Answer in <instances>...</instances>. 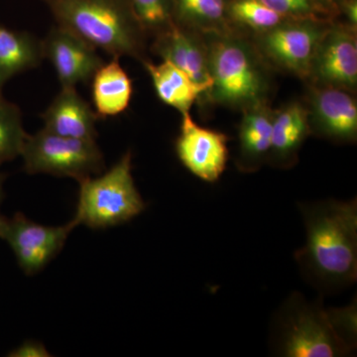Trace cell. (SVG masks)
Masks as SVG:
<instances>
[{"label":"cell","mask_w":357,"mask_h":357,"mask_svg":"<svg viewBox=\"0 0 357 357\" xmlns=\"http://www.w3.org/2000/svg\"><path fill=\"white\" fill-rule=\"evenodd\" d=\"M4 181H6V175L0 173V204L2 203V199H3L4 192H3V184ZM0 218H1V215H0Z\"/></svg>","instance_id":"28"},{"label":"cell","mask_w":357,"mask_h":357,"mask_svg":"<svg viewBox=\"0 0 357 357\" xmlns=\"http://www.w3.org/2000/svg\"><path fill=\"white\" fill-rule=\"evenodd\" d=\"M306 229L295 259L307 283L321 294L337 293L357 280V201L299 204Z\"/></svg>","instance_id":"1"},{"label":"cell","mask_w":357,"mask_h":357,"mask_svg":"<svg viewBox=\"0 0 357 357\" xmlns=\"http://www.w3.org/2000/svg\"><path fill=\"white\" fill-rule=\"evenodd\" d=\"M43 58L42 43L34 36L0 26V93L11 77L37 67Z\"/></svg>","instance_id":"19"},{"label":"cell","mask_w":357,"mask_h":357,"mask_svg":"<svg viewBox=\"0 0 357 357\" xmlns=\"http://www.w3.org/2000/svg\"><path fill=\"white\" fill-rule=\"evenodd\" d=\"M332 20H288L268 31L251 35L268 65L307 81L319 41Z\"/></svg>","instance_id":"7"},{"label":"cell","mask_w":357,"mask_h":357,"mask_svg":"<svg viewBox=\"0 0 357 357\" xmlns=\"http://www.w3.org/2000/svg\"><path fill=\"white\" fill-rule=\"evenodd\" d=\"M145 69L151 77L155 91L161 102L181 114L190 112L195 102L206 100L211 86L199 84L168 61L154 64L145 60Z\"/></svg>","instance_id":"17"},{"label":"cell","mask_w":357,"mask_h":357,"mask_svg":"<svg viewBox=\"0 0 357 357\" xmlns=\"http://www.w3.org/2000/svg\"><path fill=\"white\" fill-rule=\"evenodd\" d=\"M20 156L28 174H49L77 182L102 173L105 168L96 140L64 137L44 128L27 136Z\"/></svg>","instance_id":"6"},{"label":"cell","mask_w":357,"mask_h":357,"mask_svg":"<svg viewBox=\"0 0 357 357\" xmlns=\"http://www.w3.org/2000/svg\"><path fill=\"white\" fill-rule=\"evenodd\" d=\"M344 16V24L356 29L357 28V0H347L342 6L340 15Z\"/></svg>","instance_id":"27"},{"label":"cell","mask_w":357,"mask_h":357,"mask_svg":"<svg viewBox=\"0 0 357 357\" xmlns=\"http://www.w3.org/2000/svg\"><path fill=\"white\" fill-rule=\"evenodd\" d=\"M211 86L206 100L243 110L268 102L272 91L269 65L241 30L204 35Z\"/></svg>","instance_id":"3"},{"label":"cell","mask_w":357,"mask_h":357,"mask_svg":"<svg viewBox=\"0 0 357 357\" xmlns=\"http://www.w3.org/2000/svg\"><path fill=\"white\" fill-rule=\"evenodd\" d=\"M44 129L64 137L96 140L98 115L76 88H62L42 114Z\"/></svg>","instance_id":"14"},{"label":"cell","mask_w":357,"mask_h":357,"mask_svg":"<svg viewBox=\"0 0 357 357\" xmlns=\"http://www.w3.org/2000/svg\"><path fill=\"white\" fill-rule=\"evenodd\" d=\"M243 112L236 164L241 172H255L266 163L269 156L274 110L266 102L248 107Z\"/></svg>","instance_id":"16"},{"label":"cell","mask_w":357,"mask_h":357,"mask_svg":"<svg viewBox=\"0 0 357 357\" xmlns=\"http://www.w3.org/2000/svg\"><path fill=\"white\" fill-rule=\"evenodd\" d=\"M176 24L201 34L229 31V0H173Z\"/></svg>","instance_id":"20"},{"label":"cell","mask_w":357,"mask_h":357,"mask_svg":"<svg viewBox=\"0 0 357 357\" xmlns=\"http://www.w3.org/2000/svg\"><path fill=\"white\" fill-rule=\"evenodd\" d=\"M306 107L311 133L333 142H356L357 102L352 91L310 86Z\"/></svg>","instance_id":"11"},{"label":"cell","mask_w":357,"mask_h":357,"mask_svg":"<svg viewBox=\"0 0 357 357\" xmlns=\"http://www.w3.org/2000/svg\"><path fill=\"white\" fill-rule=\"evenodd\" d=\"M271 347L284 357L347 356L356 349V306L325 310L293 293L275 314Z\"/></svg>","instance_id":"2"},{"label":"cell","mask_w":357,"mask_h":357,"mask_svg":"<svg viewBox=\"0 0 357 357\" xmlns=\"http://www.w3.org/2000/svg\"><path fill=\"white\" fill-rule=\"evenodd\" d=\"M41 43L44 58L50 61L62 88L86 83L105 63L95 47L59 25Z\"/></svg>","instance_id":"12"},{"label":"cell","mask_w":357,"mask_h":357,"mask_svg":"<svg viewBox=\"0 0 357 357\" xmlns=\"http://www.w3.org/2000/svg\"><path fill=\"white\" fill-rule=\"evenodd\" d=\"M152 51L163 61L182 70L197 83L211 86L208 47L201 33L175 24L154 37Z\"/></svg>","instance_id":"13"},{"label":"cell","mask_w":357,"mask_h":357,"mask_svg":"<svg viewBox=\"0 0 357 357\" xmlns=\"http://www.w3.org/2000/svg\"><path fill=\"white\" fill-rule=\"evenodd\" d=\"M227 14L234 28L248 34L268 31L288 20L261 0H229Z\"/></svg>","instance_id":"21"},{"label":"cell","mask_w":357,"mask_h":357,"mask_svg":"<svg viewBox=\"0 0 357 357\" xmlns=\"http://www.w3.org/2000/svg\"><path fill=\"white\" fill-rule=\"evenodd\" d=\"M225 134L199 126L190 112L182 114L180 134L176 140L178 158L192 174L204 182H217L229 161Z\"/></svg>","instance_id":"10"},{"label":"cell","mask_w":357,"mask_h":357,"mask_svg":"<svg viewBox=\"0 0 357 357\" xmlns=\"http://www.w3.org/2000/svg\"><path fill=\"white\" fill-rule=\"evenodd\" d=\"M58 25L114 58H145L147 35L129 0H44Z\"/></svg>","instance_id":"4"},{"label":"cell","mask_w":357,"mask_h":357,"mask_svg":"<svg viewBox=\"0 0 357 357\" xmlns=\"http://www.w3.org/2000/svg\"><path fill=\"white\" fill-rule=\"evenodd\" d=\"M79 183V201L73 218L77 225L107 229L129 222L146 208L134 183L130 151L102 175Z\"/></svg>","instance_id":"5"},{"label":"cell","mask_w":357,"mask_h":357,"mask_svg":"<svg viewBox=\"0 0 357 357\" xmlns=\"http://www.w3.org/2000/svg\"><path fill=\"white\" fill-rule=\"evenodd\" d=\"M145 34L157 36L175 25L173 0H129Z\"/></svg>","instance_id":"23"},{"label":"cell","mask_w":357,"mask_h":357,"mask_svg":"<svg viewBox=\"0 0 357 357\" xmlns=\"http://www.w3.org/2000/svg\"><path fill=\"white\" fill-rule=\"evenodd\" d=\"M307 82L310 86H332L356 93V29L333 21L319 41Z\"/></svg>","instance_id":"9"},{"label":"cell","mask_w":357,"mask_h":357,"mask_svg":"<svg viewBox=\"0 0 357 357\" xmlns=\"http://www.w3.org/2000/svg\"><path fill=\"white\" fill-rule=\"evenodd\" d=\"M347 0H314L321 13L328 20L335 21L340 17V11Z\"/></svg>","instance_id":"26"},{"label":"cell","mask_w":357,"mask_h":357,"mask_svg":"<svg viewBox=\"0 0 357 357\" xmlns=\"http://www.w3.org/2000/svg\"><path fill=\"white\" fill-rule=\"evenodd\" d=\"M310 134L306 105L292 102L274 110L271 149L267 162L279 168L295 165L300 148Z\"/></svg>","instance_id":"15"},{"label":"cell","mask_w":357,"mask_h":357,"mask_svg":"<svg viewBox=\"0 0 357 357\" xmlns=\"http://www.w3.org/2000/svg\"><path fill=\"white\" fill-rule=\"evenodd\" d=\"M74 220L61 227H47L17 213L13 218H0V239L13 249L18 265L26 275L38 273L64 248Z\"/></svg>","instance_id":"8"},{"label":"cell","mask_w":357,"mask_h":357,"mask_svg":"<svg viewBox=\"0 0 357 357\" xmlns=\"http://www.w3.org/2000/svg\"><path fill=\"white\" fill-rule=\"evenodd\" d=\"M261 1L288 20H331L321 13L314 0H261Z\"/></svg>","instance_id":"24"},{"label":"cell","mask_w":357,"mask_h":357,"mask_svg":"<svg viewBox=\"0 0 357 357\" xmlns=\"http://www.w3.org/2000/svg\"><path fill=\"white\" fill-rule=\"evenodd\" d=\"M95 112L100 119L116 116L128 109L132 98V82L119 63L112 57L103 63L91 77Z\"/></svg>","instance_id":"18"},{"label":"cell","mask_w":357,"mask_h":357,"mask_svg":"<svg viewBox=\"0 0 357 357\" xmlns=\"http://www.w3.org/2000/svg\"><path fill=\"white\" fill-rule=\"evenodd\" d=\"M27 136L20 109L0 93V166L20 156Z\"/></svg>","instance_id":"22"},{"label":"cell","mask_w":357,"mask_h":357,"mask_svg":"<svg viewBox=\"0 0 357 357\" xmlns=\"http://www.w3.org/2000/svg\"><path fill=\"white\" fill-rule=\"evenodd\" d=\"M7 356L49 357L51 356V354L41 342H36V340H26L20 347H15L13 351H9Z\"/></svg>","instance_id":"25"}]
</instances>
